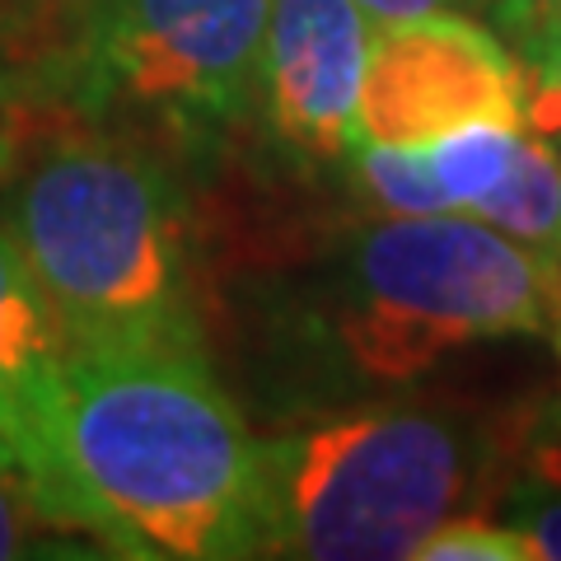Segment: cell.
I'll return each instance as SVG.
<instances>
[{
  "label": "cell",
  "mask_w": 561,
  "mask_h": 561,
  "mask_svg": "<svg viewBox=\"0 0 561 561\" xmlns=\"http://www.w3.org/2000/svg\"><path fill=\"white\" fill-rule=\"evenodd\" d=\"M206 356H66V454L117 557H262V459Z\"/></svg>",
  "instance_id": "cell-1"
},
{
  "label": "cell",
  "mask_w": 561,
  "mask_h": 561,
  "mask_svg": "<svg viewBox=\"0 0 561 561\" xmlns=\"http://www.w3.org/2000/svg\"><path fill=\"white\" fill-rule=\"evenodd\" d=\"M524 431L459 402L383 398L262 440V557H412L511 482Z\"/></svg>",
  "instance_id": "cell-2"
},
{
  "label": "cell",
  "mask_w": 561,
  "mask_h": 561,
  "mask_svg": "<svg viewBox=\"0 0 561 561\" xmlns=\"http://www.w3.org/2000/svg\"><path fill=\"white\" fill-rule=\"evenodd\" d=\"M0 225L38 276L70 356H206L187 276V216L140 150L70 136L20 169Z\"/></svg>",
  "instance_id": "cell-3"
},
{
  "label": "cell",
  "mask_w": 561,
  "mask_h": 561,
  "mask_svg": "<svg viewBox=\"0 0 561 561\" xmlns=\"http://www.w3.org/2000/svg\"><path fill=\"white\" fill-rule=\"evenodd\" d=\"M561 323V262L468 210L356 225L319 280L309 328L346 375L412 383L472 342Z\"/></svg>",
  "instance_id": "cell-4"
},
{
  "label": "cell",
  "mask_w": 561,
  "mask_h": 561,
  "mask_svg": "<svg viewBox=\"0 0 561 561\" xmlns=\"http://www.w3.org/2000/svg\"><path fill=\"white\" fill-rule=\"evenodd\" d=\"M272 0H99L90 70L173 122H239L262 99Z\"/></svg>",
  "instance_id": "cell-5"
},
{
  "label": "cell",
  "mask_w": 561,
  "mask_h": 561,
  "mask_svg": "<svg viewBox=\"0 0 561 561\" xmlns=\"http://www.w3.org/2000/svg\"><path fill=\"white\" fill-rule=\"evenodd\" d=\"M524 66L496 33L459 14H421L370 33L356 136L375 146H431L482 117L524 122Z\"/></svg>",
  "instance_id": "cell-6"
},
{
  "label": "cell",
  "mask_w": 561,
  "mask_h": 561,
  "mask_svg": "<svg viewBox=\"0 0 561 561\" xmlns=\"http://www.w3.org/2000/svg\"><path fill=\"white\" fill-rule=\"evenodd\" d=\"M66 332L0 225V440L66 529L113 548L108 519L66 454Z\"/></svg>",
  "instance_id": "cell-7"
},
{
  "label": "cell",
  "mask_w": 561,
  "mask_h": 561,
  "mask_svg": "<svg viewBox=\"0 0 561 561\" xmlns=\"http://www.w3.org/2000/svg\"><path fill=\"white\" fill-rule=\"evenodd\" d=\"M370 20L351 0H272L262 43V108L272 131L309 160L356 146V103Z\"/></svg>",
  "instance_id": "cell-8"
},
{
  "label": "cell",
  "mask_w": 561,
  "mask_h": 561,
  "mask_svg": "<svg viewBox=\"0 0 561 561\" xmlns=\"http://www.w3.org/2000/svg\"><path fill=\"white\" fill-rule=\"evenodd\" d=\"M534 253L561 262V154L524 127L496 187L468 210Z\"/></svg>",
  "instance_id": "cell-9"
},
{
  "label": "cell",
  "mask_w": 561,
  "mask_h": 561,
  "mask_svg": "<svg viewBox=\"0 0 561 561\" xmlns=\"http://www.w3.org/2000/svg\"><path fill=\"white\" fill-rule=\"evenodd\" d=\"M511 482L501 491V524L529 542L534 561H561V421L534 435V445L519 454Z\"/></svg>",
  "instance_id": "cell-10"
},
{
  "label": "cell",
  "mask_w": 561,
  "mask_h": 561,
  "mask_svg": "<svg viewBox=\"0 0 561 561\" xmlns=\"http://www.w3.org/2000/svg\"><path fill=\"white\" fill-rule=\"evenodd\" d=\"M519 131H524V122L482 117V122H468V127L449 131L440 140H431V146H421L431 160L435 183L445 187L454 210H472L491 187H496V179L515 154Z\"/></svg>",
  "instance_id": "cell-11"
},
{
  "label": "cell",
  "mask_w": 561,
  "mask_h": 561,
  "mask_svg": "<svg viewBox=\"0 0 561 561\" xmlns=\"http://www.w3.org/2000/svg\"><path fill=\"white\" fill-rule=\"evenodd\" d=\"M351 173H356V183L365 187V197L379 202L389 216H435V210H454L445 187L435 183L426 150L356 140V146H351Z\"/></svg>",
  "instance_id": "cell-12"
},
{
  "label": "cell",
  "mask_w": 561,
  "mask_h": 561,
  "mask_svg": "<svg viewBox=\"0 0 561 561\" xmlns=\"http://www.w3.org/2000/svg\"><path fill=\"white\" fill-rule=\"evenodd\" d=\"M70 538H80L76 529L51 515V505L38 496L24 472L0 468V561L10 557H70L80 548H70Z\"/></svg>",
  "instance_id": "cell-13"
},
{
  "label": "cell",
  "mask_w": 561,
  "mask_h": 561,
  "mask_svg": "<svg viewBox=\"0 0 561 561\" xmlns=\"http://www.w3.org/2000/svg\"><path fill=\"white\" fill-rule=\"evenodd\" d=\"M416 561H534L529 542H524L511 524H491L478 515L445 519L435 534L416 542Z\"/></svg>",
  "instance_id": "cell-14"
},
{
  "label": "cell",
  "mask_w": 561,
  "mask_h": 561,
  "mask_svg": "<svg viewBox=\"0 0 561 561\" xmlns=\"http://www.w3.org/2000/svg\"><path fill=\"white\" fill-rule=\"evenodd\" d=\"M519 117H524V127L538 131V136L561 154V80H557V76H542V70L524 66Z\"/></svg>",
  "instance_id": "cell-15"
},
{
  "label": "cell",
  "mask_w": 561,
  "mask_h": 561,
  "mask_svg": "<svg viewBox=\"0 0 561 561\" xmlns=\"http://www.w3.org/2000/svg\"><path fill=\"white\" fill-rule=\"evenodd\" d=\"M519 47H524L529 70H542V76L561 80V5L538 14L529 28H519Z\"/></svg>",
  "instance_id": "cell-16"
},
{
  "label": "cell",
  "mask_w": 561,
  "mask_h": 561,
  "mask_svg": "<svg viewBox=\"0 0 561 561\" xmlns=\"http://www.w3.org/2000/svg\"><path fill=\"white\" fill-rule=\"evenodd\" d=\"M370 28H383V24H402V20H421V14H435L445 10V0H351Z\"/></svg>",
  "instance_id": "cell-17"
},
{
  "label": "cell",
  "mask_w": 561,
  "mask_h": 561,
  "mask_svg": "<svg viewBox=\"0 0 561 561\" xmlns=\"http://www.w3.org/2000/svg\"><path fill=\"white\" fill-rule=\"evenodd\" d=\"M557 5H561V0H501V14H505V24L519 33V28H529L538 14H548Z\"/></svg>",
  "instance_id": "cell-18"
},
{
  "label": "cell",
  "mask_w": 561,
  "mask_h": 561,
  "mask_svg": "<svg viewBox=\"0 0 561 561\" xmlns=\"http://www.w3.org/2000/svg\"><path fill=\"white\" fill-rule=\"evenodd\" d=\"M10 173V140H5V131H0V179Z\"/></svg>",
  "instance_id": "cell-19"
},
{
  "label": "cell",
  "mask_w": 561,
  "mask_h": 561,
  "mask_svg": "<svg viewBox=\"0 0 561 561\" xmlns=\"http://www.w3.org/2000/svg\"><path fill=\"white\" fill-rule=\"evenodd\" d=\"M0 468H14V472H20V463H14V454H10L5 440H0Z\"/></svg>",
  "instance_id": "cell-20"
},
{
  "label": "cell",
  "mask_w": 561,
  "mask_h": 561,
  "mask_svg": "<svg viewBox=\"0 0 561 561\" xmlns=\"http://www.w3.org/2000/svg\"><path fill=\"white\" fill-rule=\"evenodd\" d=\"M557 351H561V323H557Z\"/></svg>",
  "instance_id": "cell-21"
}]
</instances>
